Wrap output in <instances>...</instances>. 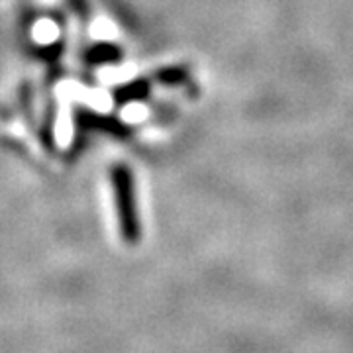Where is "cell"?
<instances>
[{"label": "cell", "mask_w": 353, "mask_h": 353, "mask_svg": "<svg viewBox=\"0 0 353 353\" xmlns=\"http://www.w3.org/2000/svg\"><path fill=\"white\" fill-rule=\"evenodd\" d=\"M152 92V81L150 79H136L126 85L114 90V101L118 104H130V102L145 101Z\"/></svg>", "instance_id": "7a4b0ae2"}, {"label": "cell", "mask_w": 353, "mask_h": 353, "mask_svg": "<svg viewBox=\"0 0 353 353\" xmlns=\"http://www.w3.org/2000/svg\"><path fill=\"white\" fill-rule=\"evenodd\" d=\"M120 57H122V50L112 43H99L87 53L90 63H114L120 61Z\"/></svg>", "instance_id": "3957f363"}, {"label": "cell", "mask_w": 353, "mask_h": 353, "mask_svg": "<svg viewBox=\"0 0 353 353\" xmlns=\"http://www.w3.org/2000/svg\"><path fill=\"white\" fill-rule=\"evenodd\" d=\"M155 81H159L161 85H181L189 79V67L185 65H173V67H165L159 69L155 75Z\"/></svg>", "instance_id": "277c9868"}, {"label": "cell", "mask_w": 353, "mask_h": 353, "mask_svg": "<svg viewBox=\"0 0 353 353\" xmlns=\"http://www.w3.org/2000/svg\"><path fill=\"white\" fill-rule=\"evenodd\" d=\"M110 181H112L114 204H116V216H118L122 240L128 245H136L141 240V220L138 212L134 175L128 165L118 163L110 171Z\"/></svg>", "instance_id": "6da1fadb"}]
</instances>
